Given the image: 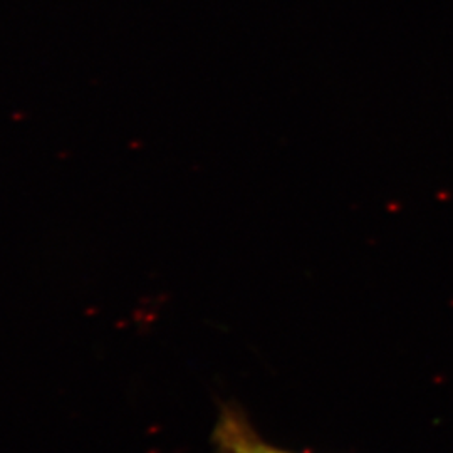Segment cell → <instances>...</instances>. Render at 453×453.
Listing matches in <instances>:
<instances>
[{
	"label": "cell",
	"mask_w": 453,
	"mask_h": 453,
	"mask_svg": "<svg viewBox=\"0 0 453 453\" xmlns=\"http://www.w3.org/2000/svg\"><path fill=\"white\" fill-rule=\"evenodd\" d=\"M215 437L224 453H291L279 450L260 440L247 421L234 411H226L219 421Z\"/></svg>",
	"instance_id": "cell-1"
}]
</instances>
